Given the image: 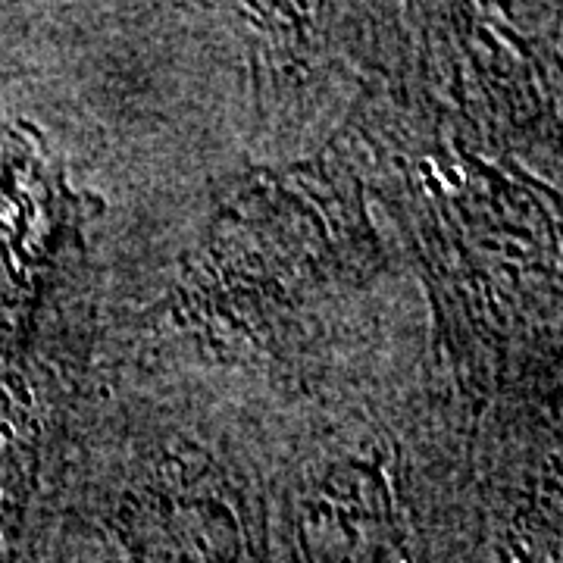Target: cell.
<instances>
[{
    "label": "cell",
    "instance_id": "cell-5",
    "mask_svg": "<svg viewBox=\"0 0 563 563\" xmlns=\"http://www.w3.org/2000/svg\"><path fill=\"white\" fill-rule=\"evenodd\" d=\"M451 182H454V185H463V175H460V172L454 169V172H451Z\"/></svg>",
    "mask_w": 563,
    "mask_h": 563
},
{
    "label": "cell",
    "instance_id": "cell-1",
    "mask_svg": "<svg viewBox=\"0 0 563 563\" xmlns=\"http://www.w3.org/2000/svg\"><path fill=\"white\" fill-rule=\"evenodd\" d=\"M10 388H13V397H16L22 407H32V391H29V385H25L22 379L10 376Z\"/></svg>",
    "mask_w": 563,
    "mask_h": 563
},
{
    "label": "cell",
    "instance_id": "cell-4",
    "mask_svg": "<svg viewBox=\"0 0 563 563\" xmlns=\"http://www.w3.org/2000/svg\"><path fill=\"white\" fill-rule=\"evenodd\" d=\"M419 172H423V175H432V160H423V163H419Z\"/></svg>",
    "mask_w": 563,
    "mask_h": 563
},
{
    "label": "cell",
    "instance_id": "cell-6",
    "mask_svg": "<svg viewBox=\"0 0 563 563\" xmlns=\"http://www.w3.org/2000/svg\"><path fill=\"white\" fill-rule=\"evenodd\" d=\"M0 545H4V538H0Z\"/></svg>",
    "mask_w": 563,
    "mask_h": 563
},
{
    "label": "cell",
    "instance_id": "cell-3",
    "mask_svg": "<svg viewBox=\"0 0 563 563\" xmlns=\"http://www.w3.org/2000/svg\"><path fill=\"white\" fill-rule=\"evenodd\" d=\"M504 250L510 253V257H523V247H517V244H504Z\"/></svg>",
    "mask_w": 563,
    "mask_h": 563
},
{
    "label": "cell",
    "instance_id": "cell-2",
    "mask_svg": "<svg viewBox=\"0 0 563 563\" xmlns=\"http://www.w3.org/2000/svg\"><path fill=\"white\" fill-rule=\"evenodd\" d=\"M13 438H16V429H13V423L0 419V441H13Z\"/></svg>",
    "mask_w": 563,
    "mask_h": 563
}]
</instances>
